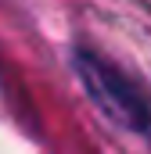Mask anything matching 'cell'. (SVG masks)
<instances>
[{"label":"cell","instance_id":"1","mask_svg":"<svg viewBox=\"0 0 151 154\" xmlns=\"http://www.w3.org/2000/svg\"><path fill=\"white\" fill-rule=\"evenodd\" d=\"M76 68H79L83 82H86V90L97 97V104H101L108 115H115L119 122H126L130 129L151 136V111H148V104L137 97V90L119 75L115 68H108L104 61H97V57H90V54H76Z\"/></svg>","mask_w":151,"mask_h":154}]
</instances>
